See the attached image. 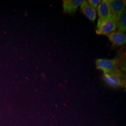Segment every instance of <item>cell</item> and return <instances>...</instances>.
I'll return each instance as SVG.
<instances>
[{"label":"cell","instance_id":"obj_7","mask_svg":"<svg viewBox=\"0 0 126 126\" xmlns=\"http://www.w3.org/2000/svg\"><path fill=\"white\" fill-rule=\"evenodd\" d=\"M84 1L83 0H64L63 1V10L66 13L73 14Z\"/></svg>","mask_w":126,"mask_h":126},{"label":"cell","instance_id":"obj_8","mask_svg":"<svg viewBox=\"0 0 126 126\" xmlns=\"http://www.w3.org/2000/svg\"><path fill=\"white\" fill-rule=\"evenodd\" d=\"M80 9L87 18L92 22L94 21L96 18V9L92 7L87 1L85 0L80 5Z\"/></svg>","mask_w":126,"mask_h":126},{"label":"cell","instance_id":"obj_3","mask_svg":"<svg viewBox=\"0 0 126 126\" xmlns=\"http://www.w3.org/2000/svg\"><path fill=\"white\" fill-rule=\"evenodd\" d=\"M99 18L98 20L97 28H98L105 22L107 21L112 16L110 9L108 0H103L97 8Z\"/></svg>","mask_w":126,"mask_h":126},{"label":"cell","instance_id":"obj_10","mask_svg":"<svg viewBox=\"0 0 126 126\" xmlns=\"http://www.w3.org/2000/svg\"><path fill=\"white\" fill-rule=\"evenodd\" d=\"M89 4L96 9L98 4L101 2V0H89L87 1Z\"/></svg>","mask_w":126,"mask_h":126},{"label":"cell","instance_id":"obj_4","mask_svg":"<svg viewBox=\"0 0 126 126\" xmlns=\"http://www.w3.org/2000/svg\"><path fill=\"white\" fill-rule=\"evenodd\" d=\"M108 3L111 14L115 16L118 22L125 10L126 0H108Z\"/></svg>","mask_w":126,"mask_h":126},{"label":"cell","instance_id":"obj_6","mask_svg":"<svg viewBox=\"0 0 126 126\" xmlns=\"http://www.w3.org/2000/svg\"><path fill=\"white\" fill-rule=\"evenodd\" d=\"M107 36L114 46H120L126 44V35L124 32L120 31L113 32Z\"/></svg>","mask_w":126,"mask_h":126},{"label":"cell","instance_id":"obj_1","mask_svg":"<svg viewBox=\"0 0 126 126\" xmlns=\"http://www.w3.org/2000/svg\"><path fill=\"white\" fill-rule=\"evenodd\" d=\"M104 80L106 83L113 87H124L125 86L124 76L119 70L113 72L104 73Z\"/></svg>","mask_w":126,"mask_h":126},{"label":"cell","instance_id":"obj_5","mask_svg":"<svg viewBox=\"0 0 126 126\" xmlns=\"http://www.w3.org/2000/svg\"><path fill=\"white\" fill-rule=\"evenodd\" d=\"M117 21L115 16L112 15L111 18L105 22L100 27L97 28L96 33L98 35H108L114 32L116 28Z\"/></svg>","mask_w":126,"mask_h":126},{"label":"cell","instance_id":"obj_2","mask_svg":"<svg viewBox=\"0 0 126 126\" xmlns=\"http://www.w3.org/2000/svg\"><path fill=\"white\" fill-rule=\"evenodd\" d=\"M118 64L119 60L117 59H99L96 60V67L103 71L104 73L113 72L118 70Z\"/></svg>","mask_w":126,"mask_h":126},{"label":"cell","instance_id":"obj_9","mask_svg":"<svg viewBox=\"0 0 126 126\" xmlns=\"http://www.w3.org/2000/svg\"><path fill=\"white\" fill-rule=\"evenodd\" d=\"M117 27L118 31L120 32H126V10L124 11L122 14L121 18L117 22Z\"/></svg>","mask_w":126,"mask_h":126}]
</instances>
